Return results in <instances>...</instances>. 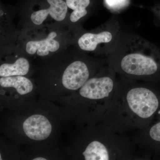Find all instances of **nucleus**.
<instances>
[{"instance_id": "9", "label": "nucleus", "mask_w": 160, "mask_h": 160, "mask_svg": "<svg viewBox=\"0 0 160 160\" xmlns=\"http://www.w3.org/2000/svg\"><path fill=\"white\" fill-rule=\"evenodd\" d=\"M0 85L5 88L13 87L21 95H25L31 92L33 87L30 80L23 76L1 77Z\"/></svg>"}, {"instance_id": "7", "label": "nucleus", "mask_w": 160, "mask_h": 160, "mask_svg": "<svg viewBox=\"0 0 160 160\" xmlns=\"http://www.w3.org/2000/svg\"><path fill=\"white\" fill-rule=\"evenodd\" d=\"M112 35L108 31H103L98 33L87 32L81 36L78 41L79 47L85 51H93L98 45L109 43L112 39Z\"/></svg>"}, {"instance_id": "4", "label": "nucleus", "mask_w": 160, "mask_h": 160, "mask_svg": "<svg viewBox=\"0 0 160 160\" xmlns=\"http://www.w3.org/2000/svg\"><path fill=\"white\" fill-rule=\"evenodd\" d=\"M89 76V69L86 63L81 61H74L63 72L62 83L66 89L77 90L88 81Z\"/></svg>"}, {"instance_id": "13", "label": "nucleus", "mask_w": 160, "mask_h": 160, "mask_svg": "<svg viewBox=\"0 0 160 160\" xmlns=\"http://www.w3.org/2000/svg\"><path fill=\"white\" fill-rule=\"evenodd\" d=\"M33 160H46V159H45V158L39 157L35 158H34L33 159Z\"/></svg>"}, {"instance_id": "11", "label": "nucleus", "mask_w": 160, "mask_h": 160, "mask_svg": "<svg viewBox=\"0 0 160 160\" xmlns=\"http://www.w3.org/2000/svg\"><path fill=\"white\" fill-rule=\"evenodd\" d=\"M83 155L86 160H108L109 152L105 146L98 141L92 142L86 147Z\"/></svg>"}, {"instance_id": "6", "label": "nucleus", "mask_w": 160, "mask_h": 160, "mask_svg": "<svg viewBox=\"0 0 160 160\" xmlns=\"http://www.w3.org/2000/svg\"><path fill=\"white\" fill-rule=\"evenodd\" d=\"M23 128L26 135L31 139L42 141L51 134L52 126L48 119L42 115L31 116L25 120Z\"/></svg>"}, {"instance_id": "12", "label": "nucleus", "mask_w": 160, "mask_h": 160, "mask_svg": "<svg viewBox=\"0 0 160 160\" xmlns=\"http://www.w3.org/2000/svg\"><path fill=\"white\" fill-rule=\"evenodd\" d=\"M149 134L152 139L160 142V122L152 127Z\"/></svg>"}, {"instance_id": "5", "label": "nucleus", "mask_w": 160, "mask_h": 160, "mask_svg": "<svg viewBox=\"0 0 160 160\" xmlns=\"http://www.w3.org/2000/svg\"><path fill=\"white\" fill-rule=\"evenodd\" d=\"M113 87V82L110 78H92L81 87L80 94L89 99H100L108 97Z\"/></svg>"}, {"instance_id": "10", "label": "nucleus", "mask_w": 160, "mask_h": 160, "mask_svg": "<svg viewBox=\"0 0 160 160\" xmlns=\"http://www.w3.org/2000/svg\"><path fill=\"white\" fill-rule=\"evenodd\" d=\"M66 2L68 9L72 10L68 16L69 22H78L88 13L86 8L90 4V0H66Z\"/></svg>"}, {"instance_id": "1", "label": "nucleus", "mask_w": 160, "mask_h": 160, "mask_svg": "<svg viewBox=\"0 0 160 160\" xmlns=\"http://www.w3.org/2000/svg\"><path fill=\"white\" fill-rule=\"evenodd\" d=\"M58 28L49 29L45 36L41 38H25L22 45V49L30 56L40 57L48 56L62 51L67 44V33Z\"/></svg>"}, {"instance_id": "8", "label": "nucleus", "mask_w": 160, "mask_h": 160, "mask_svg": "<svg viewBox=\"0 0 160 160\" xmlns=\"http://www.w3.org/2000/svg\"><path fill=\"white\" fill-rule=\"evenodd\" d=\"M30 64L24 57L18 58L13 63H4L0 66V77L25 76L29 72Z\"/></svg>"}, {"instance_id": "3", "label": "nucleus", "mask_w": 160, "mask_h": 160, "mask_svg": "<svg viewBox=\"0 0 160 160\" xmlns=\"http://www.w3.org/2000/svg\"><path fill=\"white\" fill-rule=\"evenodd\" d=\"M123 71L136 76L150 75L158 70L157 63L153 59L140 53L126 55L121 63Z\"/></svg>"}, {"instance_id": "2", "label": "nucleus", "mask_w": 160, "mask_h": 160, "mask_svg": "<svg viewBox=\"0 0 160 160\" xmlns=\"http://www.w3.org/2000/svg\"><path fill=\"white\" fill-rule=\"evenodd\" d=\"M126 99L132 111L142 118L150 117L158 107V100L155 95L145 88L131 89L127 93Z\"/></svg>"}]
</instances>
